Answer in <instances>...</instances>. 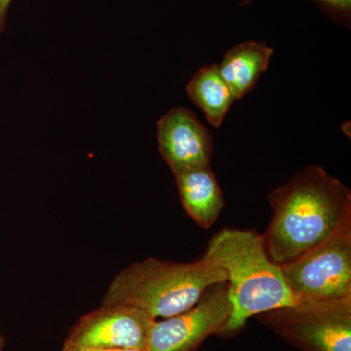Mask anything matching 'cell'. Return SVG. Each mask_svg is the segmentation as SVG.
<instances>
[{
    "label": "cell",
    "instance_id": "1",
    "mask_svg": "<svg viewBox=\"0 0 351 351\" xmlns=\"http://www.w3.org/2000/svg\"><path fill=\"white\" fill-rule=\"evenodd\" d=\"M272 219L263 245L276 265L297 260L351 223V193L318 165H309L269 195Z\"/></svg>",
    "mask_w": 351,
    "mask_h": 351
},
{
    "label": "cell",
    "instance_id": "2",
    "mask_svg": "<svg viewBox=\"0 0 351 351\" xmlns=\"http://www.w3.org/2000/svg\"><path fill=\"white\" fill-rule=\"evenodd\" d=\"M204 256L228 276L232 313L219 337L232 338L253 316L295 304L281 267L271 262L258 232L221 230L210 240Z\"/></svg>",
    "mask_w": 351,
    "mask_h": 351
},
{
    "label": "cell",
    "instance_id": "3",
    "mask_svg": "<svg viewBox=\"0 0 351 351\" xmlns=\"http://www.w3.org/2000/svg\"><path fill=\"white\" fill-rule=\"evenodd\" d=\"M226 281V270L206 256L193 263L147 258L122 269L101 304L135 307L164 319L189 311L210 286Z\"/></svg>",
    "mask_w": 351,
    "mask_h": 351
},
{
    "label": "cell",
    "instance_id": "4",
    "mask_svg": "<svg viewBox=\"0 0 351 351\" xmlns=\"http://www.w3.org/2000/svg\"><path fill=\"white\" fill-rule=\"evenodd\" d=\"M258 316L277 336L302 351H351V295L295 302Z\"/></svg>",
    "mask_w": 351,
    "mask_h": 351
},
{
    "label": "cell",
    "instance_id": "5",
    "mask_svg": "<svg viewBox=\"0 0 351 351\" xmlns=\"http://www.w3.org/2000/svg\"><path fill=\"white\" fill-rule=\"evenodd\" d=\"M281 270L295 302L350 297L351 223Z\"/></svg>",
    "mask_w": 351,
    "mask_h": 351
},
{
    "label": "cell",
    "instance_id": "6",
    "mask_svg": "<svg viewBox=\"0 0 351 351\" xmlns=\"http://www.w3.org/2000/svg\"><path fill=\"white\" fill-rule=\"evenodd\" d=\"M230 313L228 282L214 284L189 311L154 320L145 351H197L209 337L218 336Z\"/></svg>",
    "mask_w": 351,
    "mask_h": 351
},
{
    "label": "cell",
    "instance_id": "7",
    "mask_svg": "<svg viewBox=\"0 0 351 351\" xmlns=\"http://www.w3.org/2000/svg\"><path fill=\"white\" fill-rule=\"evenodd\" d=\"M154 320L135 307L101 304L80 318L64 345L145 350Z\"/></svg>",
    "mask_w": 351,
    "mask_h": 351
},
{
    "label": "cell",
    "instance_id": "8",
    "mask_svg": "<svg viewBox=\"0 0 351 351\" xmlns=\"http://www.w3.org/2000/svg\"><path fill=\"white\" fill-rule=\"evenodd\" d=\"M157 142L174 175L210 167L213 136L189 108H172L158 120Z\"/></svg>",
    "mask_w": 351,
    "mask_h": 351
},
{
    "label": "cell",
    "instance_id": "9",
    "mask_svg": "<svg viewBox=\"0 0 351 351\" xmlns=\"http://www.w3.org/2000/svg\"><path fill=\"white\" fill-rule=\"evenodd\" d=\"M182 206L201 228L216 223L225 206L223 191L210 167L175 175Z\"/></svg>",
    "mask_w": 351,
    "mask_h": 351
},
{
    "label": "cell",
    "instance_id": "10",
    "mask_svg": "<svg viewBox=\"0 0 351 351\" xmlns=\"http://www.w3.org/2000/svg\"><path fill=\"white\" fill-rule=\"evenodd\" d=\"M274 53V48L262 41H245L226 53L219 64V73L235 100H241L256 86Z\"/></svg>",
    "mask_w": 351,
    "mask_h": 351
},
{
    "label": "cell",
    "instance_id": "11",
    "mask_svg": "<svg viewBox=\"0 0 351 351\" xmlns=\"http://www.w3.org/2000/svg\"><path fill=\"white\" fill-rule=\"evenodd\" d=\"M189 99L204 112L212 126H221L226 115L234 103L232 90L219 73V64L203 66L186 85Z\"/></svg>",
    "mask_w": 351,
    "mask_h": 351
},
{
    "label": "cell",
    "instance_id": "12",
    "mask_svg": "<svg viewBox=\"0 0 351 351\" xmlns=\"http://www.w3.org/2000/svg\"><path fill=\"white\" fill-rule=\"evenodd\" d=\"M330 18L339 24L350 27L351 0H314Z\"/></svg>",
    "mask_w": 351,
    "mask_h": 351
},
{
    "label": "cell",
    "instance_id": "13",
    "mask_svg": "<svg viewBox=\"0 0 351 351\" xmlns=\"http://www.w3.org/2000/svg\"><path fill=\"white\" fill-rule=\"evenodd\" d=\"M62 351H145L138 350V348H84V346H75L64 345Z\"/></svg>",
    "mask_w": 351,
    "mask_h": 351
},
{
    "label": "cell",
    "instance_id": "14",
    "mask_svg": "<svg viewBox=\"0 0 351 351\" xmlns=\"http://www.w3.org/2000/svg\"><path fill=\"white\" fill-rule=\"evenodd\" d=\"M11 3L12 0H0V36L5 31Z\"/></svg>",
    "mask_w": 351,
    "mask_h": 351
},
{
    "label": "cell",
    "instance_id": "15",
    "mask_svg": "<svg viewBox=\"0 0 351 351\" xmlns=\"http://www.w3.org/2000/svg\"><path fill=\"white\" fill-rule=\"evenodd\" d=\"M4 346H5V338H4L3 335L0 332V351H3Z\"/></svg>",
    "mask_w": 351,
    "mask_h": 351
},
{
    "label": "cell",
    "instance_id": "16",
    "mask_svg": "<svg viewBox=\"0 0 351 351\" xmlns=\"http://www.w3.org/2000/svg\"><path fill=\"white\" fill-rule=\"evenodd\" d=\"M252 0H240V5L248 6L250 5Z\"/></svg>",
    "mask_w": 351,
    "mask_h": 351
}]
</instances>
